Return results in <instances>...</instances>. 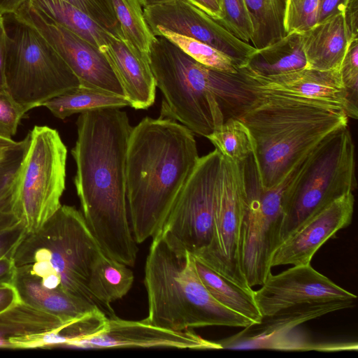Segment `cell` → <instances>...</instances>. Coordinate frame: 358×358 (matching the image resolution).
Segmentation results:
<instances>
[{"instance_id": "obj_1", "label": "cell", "mask_w": 358, "mask_h": 358, "mask_svg": "<svg viewBox=\"0 0 358 358\" xmlns=\"http://www.w3.org/2000/svg\"><path fill=\"white\" fill-rule=\"evenodd\" d=\"M120 109L80 113L71 155L76 165L74 185L90 231L106 257L133 266L138 247L126 188L127 150L133 127Z\"/></svg>"}, {"instance_id": "obj_2", "label": "cell", "mask_w": 358, "mask_h": 358, "mask_svg": "<svg viewBox=\"0 0 358 358\" xmlns=\"http://www.w3.org/2000/svg\"><path fill=\"white\" fill-rule=\"evenodd\" d=\"M199 157L194 133L176 120L145 117L133 127L126 188L137 243L159 231Z\"/></svg>"}, {"instance_id": "obj_3", "label": "cell", "mask_w": 358, "mask_h": 358, "mask_svg": "<svg viewBox=\"0 0 358 358\" xmlns=\"http://www.w3.org/2000/svg\"><path fill=\"white\" fill-rule=\"evenodd\" d=\"M253 91L234 117L250 133L264 189L280 184L324 138L348 124L340 106L259 89L254 81Z\"/></svg>"}, {"instance_id": "obj_4", "label": "cell", "mask_w": 358, "mask_h": 358, "mask_svg": "<svg viewBox=\"0 0 358 358\" xmlns=\"http://www.w3.org/2000/svg\"><path fill=\"white\" fill-rule=\"evenodd\" d=\"M148 57L163 95L160 117L176 120L194 134L206 138L253 97L245 68L230 73L206 66L163 36H155Z\"/></svg>"}, {"instance_id": "obj_5", "label": "cell", "mask_w": 358, "mask_h": 358, "mask_svg": "<svg viewBox=\"0 0 358 358\" xmlns=\"http://www.w3.org/2000/svg\"><path fill=\"white\" fill-rule=\"evenodd\" d=\"M144 270L148 314L143 320L172 331L210 326L245 327L250 319L220 303L201 282L194 256L152 238Z\"/></svg>"}, {"instance_id": "obj_6", "label": "cell", "mask_w": 358, "mask_h": 358, "mask_svg": "<svg viewBox=\"0 0 358 358\" xmlns=\"http://www.w3.org/2000/svg\"><path fill=\"white\" fill-rule=\"evenodd\" d=\"M102 253L82 213L62 205L39 229L27 232L13 260L17 274L48 289L95 303L89 281Z\"/></svg>"}, {"instance_id": "obj_7", "label": "cell", "mask_w": 358, "mask_h": 358, "mask_svg": "<svg viewBox=\"0 0 358 358\" xmlns=\"http://www.w3.org/2000/svg\"><path fill=\"white\" fill-rule=\"evenodd\" d=\"M356 187L355 149L347 125L324 138L301 163L287 185L280 243L310 217Z\"/></svg>"}, {"instance_id": "obj_8", "label": "cell", "mask_w": 358, "mask_h": 358, "mask_svg": "<svg viewBox=\"0 0 358 358\" xmlns=\"http://www.w3.org/2000/svg\"><path fill=\"white\" fill-rule=\"evenodd\" d=\"M6 90L27 113L80 86L47 39L16 13L3 15Z\"/></svg>"}, {"instance_id": "obj_9", "label": "cell", "mask_w": 358, "mask_h": 358, "mask_svg": "<svg viewBox=\"0 0 358 358\" xmlns=\"http://www.w3.org/2000/svg\"><path fill=\"white\" fill-rule=\"evenodd\" d=\"M27 136L17 199L21 220L29 233L39 229L62 206L67 148L59 132L48 126L36 125Z\"/></svg>"}, {"instance_id": "obj_10", "label": "cell", "mask_w": 358, "mask_h": 358, "mask_svg": "<svg viewBox=\"0 0 358 358\" xmlns=\"http://www.w3.org/2000/svg\"><path fill=\"white\" fill-rule=\"evenodd\" d=\"M243 166L245 203L240 252L244 275L252 287L262 285L271 273V259L280 244L285 190L299 166L280 184L270 189L262 185L252 155Z\"/></svg>"}, {"instance_id": "obj_11", "label": "cell", "mask_w": 358, "mask_h": 358, "mask_svg": "<svg viewBox=\"0 0 358 358\" xmlns=\"http://www.w3.org/2000/svg\"><path fill=\"white\" fill-rule=\"evenodd\" d=\"M222 162L216 149L199 157L157 233L175 250L196 257L210 245Z\"/></svg>"}, {"instance_id": "obj_12", "label": "cell", "mask_w": 358, "mask_h": 358, "mask_svg": "<svg viewBox=\"0 0 358 358\" xmlns=\"http://www.w3.org/2000/svg\"><path fill=\"white\" fill-rule=\"evenodd\" d=\"M245 203L243 166L222 156L214 215L213 237L208 248L194 257L228 280L252 290L241 259L240 237Z\"/></svg>"}, {"instance_id": "obj_13", "label": "cell", "mask_w": 358, "mask_h": 358, "mask_svg": "<svg viewBox=\"0 0 358 358\" xmlns=\"http://www.w3.org/2000/svg\"><path fill=\"white\" fill-rule=\"evenodd\" d=\"M15 13L47 39L77 77L80 85L126 97L115 71L100 48L51 20L29 0Z\"/></svg>"}, {"instance_id": "obj_14", "label": "cell", "mask_w": 358, "mask_h": 358, "mask_svg": "<svg viewBox=\"0 0 358 358\" xmlns=\"http://www.w3.org/2000/svg\"><path fill=\"white\" fill-rule=\"evenodd\" d=\"M143 15L152 33L164 29L204 43L231 57L240 69L245 66L257 50L187 0H171L145 7Z\"/></svg>"}, {"instance_id": "obj_15", "label": "cell", "mask_w": 358, "mask_h": 358, "mask_svg": "<svg viewBox=\"0 0 358 358\" xmlns=\"http://www.w3.org/2000/svg\"><path fill=\"white\" fill-rule=\"evenodd\" d=\"M262 287L254 291L262 316L292 306L332 301H355L357 296L335 284L310 264L296 265L268 275Z\"/></svg>"}, {"instance_id": "obj_16", "label": "cell", "mask_w": 358, "mask_h": 358, "mask_svg": "<svg viewBox=\"0 0 358 358\" xmlns=\"http://www.w3.org/2000/svg\"><path fill=\"white\" fill-rule=\"evenodd\" d=\"M66 347L83 349L176 348L191 350L222 349L217 341L202 338L192 329L172 331L140 321L108 317L99 333L70 342Z\"/></svg>"}, {"instance_id": "obj_17", "label": "cell", "mask_w": 358, "mask_h": 358, "mask_svg": "<svg viewBox=\"0 0 358 358\" xmlns=\"http://www.w3.org/2000/svg\"><path fill=\"white\" fill-rule=\"evenodd\" d=\"M354 206L353 193H348L310 217L277 248L271 267L310 264L324 243L351 224Z\"/></svg>"}, {"instance_id": "obj_18", "label": "cell", "mask_w": 358, "mask_h": 358, "mask_svg": "<svg viewBox=\"0 0 358 358\" xmlns=\"http://www.w3.org/2000/svg\"><path fill=\"white\" fill-rule=\"evenodd\" d=\"M106 55L124 89L130 107L147 109L155 101L156 83L149 57L124 37L109 36L107 44L100 48Z\"/></svg>"}, {"instance_id": "obj_19", "label": "cell", "mask_w": 358, "mask_h": 358, "mask_svg": "<svg viewBox=\"0 0 358 358\" xmlns=\"http://www.w3.org/2000/svg\"><path fill=\"white\" fill-rule=\"evenodd\" d=\"M252 78L255 86L259 89L336 105L346 113V94L340 70L304 68L275 76Z\"/></svg>"}, {"instance_id": "obj_20", "label": "cell", "mask_w": 358, "mask_h": 358, "mask_svg": "<svg viewBox=\"0 0 358 358\" xmlns=\"http://www.w3.org/2000/svg\"><path fill=\"white\" fill-rule=\"evenodd\" d=\"M306 68L340 70L350 42L344 11L335 13L301 32Z\"/></svg>"}, {"instance_id": "obj_21", "label": "cell", "mask_w": 358, "mask_h": 358, "mask_svg": "<svg viewBox=\"0 0 358 358\" xmlns=\"http://www.w3.org/2000/svg\"><path fill=\"white\" fill-rule=\"evenodd\" d=\"M66 323L20 300L0 313V348H29L35 337Z\"/></svg>"}, {"instance_id": "obj_22", "label": "cell", "mask_w": 358, "mask_h": 358, "mask_svg": "<svg viewBox=\"0 0 358 358\" xmlns=\"http://www.w3.org/2000/svg\"><path fill=\"white\" fill-rule=\"evenodd\" d=\"M306 66L302 34L292 31L273 43L256 50L244 68L252 77L266 78Z\"/></svg>"}, {"instance_id": "obj_23", "label": "cell", "mask_w": 358, "mask_h": 358, "mask_svg": "<svg viewBox=\"0 0 358 358\" xmlns=\"http://www.w3.org/2000/svg\"><path fill=\"white\" fill-rule=\"evenodd\" d=\"M222 349H268L287 351L316 350L339 352L357 350V343H318L296 331L271 333L258 336H243L238 333L217 341Z\"/></svg>"}, {"instance_id": "obj_24", "label": "cell", "mask_w": 358, "mask_h": 358, "mask_svg": "<svg viewBox=\"0 0 358 358\" xmlns=\"http://www.w3.org/2000/svg\"><path fill=\"white\" fill-rule=\"evenodd\" d=\"M13 285L22 301L54 315L64 322L100 308L94 303L48 289L34 279L17 273Z\"/></svg>"}, {"instance_id": "obj_25", "label": "cell", "mask_w": 358, "mask_h": 358, "mask_svg": "<svg viewBox=\"0 0 358 358\" xmlns=\"http://www.w3.org/2000/svg\"><path fill=\"white\" fill-rule=\"evenodd\" d=\"M134 279L133 271L128 266L102 253L92 268L89 281L90 293L102 310H107L110 313V303L129 292Z\"/></svg>"}, {"instance_id": "obj_26", "label": "cell", "mask_w": 358, "mask_h": 358, "mask_svg": "<svg viewBox=\"0 0 358 358\" xmlns=\"http://www.w3.org/2000/svg\"><path fill=\"white\" fill-rule=\"evenodd\" d=\"M355 301H332L305 303L280 310L273 314L262 316L259 322L253 323L238 334L258 336L291 331L299 325L324 315L351 308Z\"/></svg>"}, {"instance_id": "obj_27", "label": "cell", "mask_w": 358, "mask_h": 358, "mask_svg": "<svg viewBox=\"0 0 358 358\" xmlns=\"http://www.w3.org/2000/svg\"><path fill=\"white\" fill-rule=\"evenodd\" d=\"M195 259V267L201 282L210 294L226 308L255 323L262 318L256 303L254 290H246Z\"/></svg>"}, {"instance_id": "obj_28", "label": "cell", "mask_w": 358, "mask_h": 358, "mask_svg": "<svg viewBox=\"0 0 358 358\" xmlns=\"http://www.w3.org/2000/svg\"><path fill=\"white\" fill-rule=\"evenodd\" d=\"M28 143L27 136L7 149L0 157V232L22 221L17 204V185Z\"/></svg>"}, {"instance_id": "obj_29", "label": "cell", "mask_w": 358, "mask_h": 358, "mask_svg": "<svg viewBox=\"0 0 358 358\" xmlns=\"http://www.w3.org/2000/svg\"><path fill=\"white\" fill-rule=\"evenodd\" d=\"M43 14L92 45L107 44L110 33L85 13L63 0H29Z\"/></svg>"}, {"instance_id": "obj_30", "label": "cell", "mask_w": 358, "mask_h": 358, "mask_svg": "<svg viewBox=\"0 0 358 358\" xmlns=\"http://www.w3.org/2000/svg\"><path fill=\"white\" fill-rule=\"evenodd\" d=\"M43 106L55 117L64 120L75 113L103 108H120L130 106V103L126 97L80 85L46 101Z\"/></svg>"}, {"instance_id": "obj_31", "label": "cell", "mask_w": 358, "mask_h": 358, "mask_svg": "<svg viewBox=\"0 0 358 358\" xmlns=\"http://www.w3.org/2000/svg\"><path fill=\"white\" fill-rule=\"evenodd\" d=\"M252 20V46L257 50L284 37L287 0H245Z\"/></svg>"}, {"instance_id": "obj_32", "label": "cell", "mask_w": 358, "mask_h": 358, "mask_svg": "<svg viewBox=\"0 0 358 358\" xmlns=\"http://www.w3.org/2000/svg\"><path fill=\"white\" fill-rule=\"evenodd\" d=\"M224 157L242 163L253 153V142L247 127L238 118L230 117L206 137Z\"/></svg>"}, {"instance_id": "obj_33", "label": "cell", "mask_w": 358, "mask_h": 358, "mask_svg": "<svg viewBox=\"0 0 358 358\" xmlns=\"http://www.w3.org/2000/svg\"><path fill=\"white\" fill-rule=\"evenodd\" d=\"M124 38L148 55L155 36L150 29L137 0H112Z\"/></svg>"}, {"instance_id": "obj_34", "label": "cell", "mask_w": 358, "mask_h": 358, "mask_svg": "<svg viewBox=\"0 0 358 358\" xmlns=\"http://www.w3.org/2000/svg\"><path fill=\"white\" fill-rule=\"evenodd\" d=\"M153 35L163 36L178 46L198 62L212 69L230 73H238L241 69L222 52L197 40L158 29Z\"/></svg>"}, {"instance_id": "obj_35", "label": "cell", "mask_w": 358, "mask_h": 358, "mask_svg": "<svg viewBox=\"0 0 358 358\" xmlns=\"http://www.w3.org/2000/svg\"><path fill=\"white\" fill-rule=\"evenodd\" d=\"M221 17L217 21L230 34L249 43L253 34L252 20L245 0H221Z\"/></svg>"}, {"instance_id": "obj_36", "label": "cell", "mask_w": 358, "mask_h": 358, "mask_svg": "<svg viewBox=\"0 0 358 358\" xmlns=\"http://www.w3.org/2000/svg\"><path fill=\"white\" fill-rule=\"evenodd\" d=\"M342 83L346 94V115L358 117V38L352 40L340 68Z\"/></svg>"}, {"instance_id": "obj_37", "label": "cell", "mask_w": 358, "mask_h": 358, "mask_svg": "<svg viewBox=\"0 0 358 358\" xmlns=\"http://www.w3.org/2000/svg\"><path fill=\"white\" fill-rule=\"evenodd\" d=\"M77 8L110 34L124 37L112 0H63Z\"/></svg>"}, {"instance_id": "obj_38", "label": "cell", "mask_w": 358, "mask_h": 358, "mask_svg": "<svg viewBox=\"0 0 358 358\" xmlns=\"http://www.w3.org/2000/svg\"><path fill=\"white\" fill-rule=\"evenodd\" d=\"M319 0H299L287 6L285 28L287 33L303 32L317 23Z\"/></svg>"}, {"instance_id": "obj_39", "label": "cell", "mask_w": 358, "mask_h": 358, "mask_svg": "<svg viewBox=\"0 0 358 358\" xmlns=\"http://www.w3.org/2000/svg\"><path fill=\"white\" fill-rule=\"evenodd\" d=\"M25 113L6 90H0V137L12 139Z\"/></svg>"}, {"instance_id": "obj_40", "label": "cell", "mask_w": 358, "mask_h": 358, "mask_svg": "<svg viewBox=\"0 0 358 358\" xmlns=\"http://www.w3.org/2000/svg\"><path fill=\"white\" fill-rule=\"evenodd\" d=\"M22 221L0 232V257L14 254L17 245L27 234Z\"/></svg>"}, {"instance_id": "obj_41", "label": "cell", "mask_w": 358, "mask_h": 358, "mask_svg": "<svg viewBox=\"0 0 358 358\" xmlns=\"http://www.w3.org/2000/svg\"><path fill=\"white\" fill-rule=\"evenodd\" d=\"M344 18L350 38H358V0H348L344 9Z\"/></svg>"}, {"instance_id": "obj_42", "label": "cell", "mask_w": 358, "mask_h": 358, "mask_svg": "<svg viewBox=\"0 0 358 358\" xmlns=\"http://www.w3.org/2000/svg\"><path fill=\"white\" fill-rule=\"evenodd\" d=\"M13 255L9 254L0 257V285L14 284L17 271Z\"/></svg>"}, {"instance_id": "obj_43", "label": "cell", "mask_w": 358, "mask_h": 358, "mask_svg": "<svg viewBox=\"0 0 358 358\" xmlns=\"http://www.w3.org/2000/svg\"><path fill=\"white\" fill-rule=\"evenodd\" d=\"M347 2L348 0H319L317 22L335 13L344 11Z\"/></svg>"}, {"instance_id": "obj_44", "label": "cell", "mask_w": 358, "mask_h": 358, "mask_svg": "<svg viewBox=\"0 0 358 358\" xmlns=\"http://www.w3.org/2000/svg\"><path fill=\"white\" fill-rule=\"evenodd\" d=\"M20 300L17 291L14 285H0V313Z\"/></svg>"}, {"instance_id": "obj_45", "label": "cell", "mask_w": 358, "mask_h": 358, "mask_svg": "<svg viewBox=\"0 0 358 358\" xmlns=\"http://www.w3.org/2000/svg\"><path fill=\"white\" fill-rule=\"evenodd\" d=\"M196 6L215 20L221 17V0H187Z\"/></svg>"}, {"instance_id": "obj_46", "label": "cell", "mask_w": 358, "mask_h": 358, "mask_svg": "<svg viewBox=\"0 0 358 358\" xmlns=\"http://www.w3.org/2000/svg\"><path fill=\"white\" fill-rule=\"evenodd\" d=\"M6 53V34L3 15L0 14V90H6L4 66Z\"/></svg>"}, {"instance_id": "obj_47", "label": "cell", "mask_w": 358, "mask_h": 358, "mask_svg": "<svg viewBox=\"0 0 358 358\" xmlns=\"http://www.w3.org/2000/svg\"><path fill=\"white\" fill-rule=\"evenodd\" d=\"M27 0H0V14L15 13Z\"/></svg>"}, {"instance_id": "obj_48", "label": "cell", "mask_w": 358, "mask_h": 358, "mask_svg": "<svg viewBox=\"0 0 358 358\" xmlns=\"http://www.w3.org/2000/svg\"><path fill=\"white\" fill-rule=\"evenodd\" d=\"M17 141L0 137V150L11 148L17 144Z\"/></svg>"}, {"instance_id": "obj_49", "label": "cell", "mask_w": 358, "mask_h": 358, "mask_svg": "<svg viewBox=\"0 0 358 358\" xmlns=\"http://www.w3.org/2000/svg\"><path fill=\"white\" fill-rule=\"evenodd\" d=\"M141 6L150 7L156 4L166 2L171 0H137Z\"/></svg>"}, {"instance_id": "obj_50", "label": "cell", "mask_w": 358, "mask_h": 358, "mask_svg": "<svg viewBox=\"0 0 358 358\" xmlns=\"http://www.w3.org/2000/svg\"><path fill=\"white\" fill-rule=\"evenodd\" d=\"M299 0H287V6H290L294 3H296Z\"/></svg>"}, {"instance_id": "obj_51", "label": "cell", "mask_w": 358, "mask_h": 358, "mask_svg": "<svg viewBox=\"0 0 358 358\" xmlns=\"http://www.w3.org/2000/svg\"><path fill=\"white\" fill-rule=\"evenodd\" d=\"M7 149H5V150H0V157H2V155L4 154L5 151Z\"/></svg>"}]
</instances>
